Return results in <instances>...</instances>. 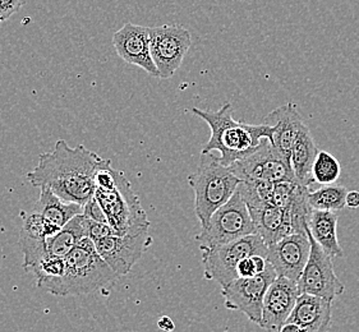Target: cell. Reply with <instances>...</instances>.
Listing matches in <instances>:
<instances>
[{
	"label": "cell",
	"mask_w": 359,
	"mask_h": 332,
	"mask_svg": "<svg viewBox=\"0 0 359 332\" xmlns=\"http://www.w3.org/2000/svg\"><path fill=\"white\" fill-rule=\"evenodd\" d=\"M276 277L278 274L269 262L265 272L252 277H238L222 286L225 307L230 311L242 312L251 322L259 326L266 291Z\"/></svg>",
	"instance_id": "obj_8"
},
{
	"label": "cell",
	"mask_w": 359,
	"mask_h": 332,
	"mask_svg": "<svg viewBox=\"0 0 359 332\" xmlns=\"http://www.w3.org/2000/svg\"><path fill=\"white\" fill-rule=\"evenodd\" d=\"M267 244L259 234H251L228 244L202 248V265L205 279L226 284L238 279L237 266L241 261L250 256H267Z\"/></svg>",
	"instance_id": "obj_7"
},
{
	"label": "cell",
	"mask_w": 359,
	"mask_h": 332,
	"mask_svg": "<svg viewBox=\"0 0 359 332\" xmlns=\"http://www.w3.org/2000/svg\"><path fill=\"white\" fill-rule=\"evenodd\" d=\"M105 162L85 146L71 147L59 139L54 150L41 153L39 164L27 174L34 187H46L67 202L85 206L94 197L95 178Z\"/></svg>",
	"instance_id": "obj_1"
},
{
	"label": "cell",
	"mask_w": 359,
	"mask_h": 332,
	"mask_svg": "<svg viewBox=\"0 0 359 332\" xmlns=\"http://www.w3.org/2000/svg\"><path fill=\"white\" fill-rule=\"evenodd\" d=\"M25 3L26 0H0V17L8 20L11 15L18 12Z\"/></svg>",
	"instance_id": "obj_28"
},
{
	"label": "cell",
	"mask_w": 359,
	"mask_h": 332,
	"mask_svg": "<svg viewBox=\"0 0 359 332\" xmlns=\"http://www.w3.org/2000/svg\"><path fill=\"white\" fill-rule=\"evenodd\" d=\"M6 21L3 17H0V22Z\"/></svg>",
	"instance_id": "obj_32"
},
{
	"label": "cell",
	"mask_w": 359,
	"mask_h": 332,
	"mask_svg": "<svg viewBox=\"0 0 359 332\" xmlns=\"http://www.w3.org/2000/svg\"><path fill=\"white\" fill-rule=\"evenodd\" d=\"M251 234H257L256 226L247 205L237 191L228 202L216 209L208 224L202 226L196 240L202 249L228 244Z\"/></svg>",
	"instance_id": "obj_6"
},
{
	"label": "cell",
	"mask_w": 359,
	"mask_h": 332,
	"mask_svg": "<svg viewBox=\"0 0 359 332\" xmlns=\"http://www.w3.org/2000/svg\"><path fill=\"white\" fill-rule=\"evenodd\" d=\"M65 274L59 280L55 296H87L104 289L119 277L97 252L94 240L82 239L65 257Z\"/></svg>",
	"instance_id": "obj_4"
},
{
	"label": "cell",
	"mask_w": 359,
	"mask_h": 332,
	"mask_svg": "<svg viewBox=\"0 0 359 332\" xmlns=\"http://www.w3.org/2000/svg\"><path fill=\"white\" fill-rule=\"evenodd\" d=\"M90 219L81 214L79 216L73 217L72 220L65 225L55 235L46 239V253L51 257L65 258L74 247L79 244L83 238L88 237Z\"/></svg>",
	"instance_id": "obj_21"
},
{
	"label": "cell",
	"mask_w": 359,
	"mask_h": 332,
	"mask_svg": "<svg viewBox=\"0 0 359 332\" xmlns=\"http://www.w3.org/2000/svg\"><path fill=\"white\" fill-rule=\"evenodd\" d=\"M307 234L311 243V252L302 276L297 282L298 288L301 293L321 296L332 302L337 296L344 293V284L339 280L335 274L332 257L323 251V247L317 243L309 230Z\"/></svg>",
	"instance_id": "obj_11"
},
{
	"label": "cell",
	"mask_w": 359,
	"mask_h": 332,
	"mask_svg": "<svg viewBox=\"0 0 359 332\" xmlns=\"http://www.w3.org/2000/svg\"><path fill=\"white\" fill-rule=\"evenodd\" d=\"M192 113L203 119L211 130V137L202 148V153L219 152V159L223 165L234 164L256 151L264 139H271V125L238 122L231 114L233 108L230 102H225L216 111L192 108Z\"/></svg>",
	"instance_id": "obj_3"
},
{
	"label": "cell",
	"mask_w": 359,
	"mask_h": 332,
	"mask_svg": "<svg viewBox=\"0 0 359 332\" xmlns=\"http://www.w3.org/2000/svg\"><path fill=\"white\" fill-rule=\"evenodd\" d=\"M191 45V32L180 25L150 27V49L152 60L158 68V78H172L180 69Z\"/></svg>",
	"instance_id": "obj_9"
},
{
	"label": "cell",
	"mask_w": 359,
	"mask_h": 332,
	"mask_svg": "<svg viewBox=\"0 0 359 332\" xmlns=\"http://www.w3.org/2000/svg\"><path fill=\"white\" fill-rule=\"evenodd\" d=\"M83 215L88 217L90 220L96 221V223H102V224H108L107 216L104 214V211L100 207L99 202L96 201V198L93 197L88 202L83 206Z\"/></svg>",
	"instance_id": "obj_27"
},
{
	"label": "cell",
	"mask_w": 359,
	"mask_h": 332,
	"mask_svg": "<svg viewBox=\"0 0 359 332\" xmlns=\"http://www.w3.org/2000/svg\"><path fill=\"white\" fill-rule=\"evenodd\" d=\"M264 123L273 127L270 144L290 161V152L297 139L307 125L293 102H287L273 110L264 119Z\"/></svg>",
	"instance_id": "obj_16"
},
{
	"label": "cell",
	"mask_w": 359,
	"mask_h": 332,
	"mask_svg": "<svg viewBox=\"0 0 359 332\" xmlns=\"http://www.w3.org/2000/svg\"><path fill=\"white\" fill-rule=\"evenodd\" d=\"M315 139L311 134L309 127L303 130L302 134L297 139L290 152V165L293 169L297 181L303 186H311L315 183L312 175V167L318 153Z\"/></svg>",
	"instance_id": "obj_20"
},
{
	"label": "cell",
	"mask_w": 359,
	"mask_h": 332,
	"mask_svg": "<svg viewBox=\"0 0 359 332\" xmlns=\"http://www.w3.org/2000/svg\"><path fill=\"white\" fill-rule=\"evenodd\" d=\"M299 181H276L273 184V205L280 209L287 207L294 200L298 189L301 188Z\"/></svg>",
	"instance_id": "obj_26"
},
{
	"label": "cell",
	"mask_w": 359,
	"mask_h": 332,
	"mask_svg": "<svg viewBox=\"0 0 359 332\" xmlns=\"http://www.w3.org/2000/svg\"><path fill=\"white\" fill-rule=\"evenodd\" d=\"M332 302L321 296L301 293L287 324H295L306 332H327L331 326Z\"/></svg>",
	"instance_id": "obj_17"
},
{
	"label": "cell",
	"mask_w": 359,
	"mask_h": 332,
	"mask_svg": "<svg viewBox=\"0 0 359 332\" xmlns=\"http://www.w3.org/2000/svg\"><path fill=\"white\" fill-rule=\"evenodd\" d=\"M301 330H303V328H301L298 325H295V324H285L281 327L280 332H299Z\"/></svg>",
	"instance_id": "obj_31"
},
{
	"label": "cell",
	"mask_w": 359,
	"mask_h": 332,
	"mask_svg": "<svg viewBox=\"0 0 359 332\" xmlns=\"http://www.w3.org/2000/svg\"><path fill=\"white\" fill-rule=\"evenodd\" d=\"M341 174V165L330 152L318 151L312 167L313 181L321 186H331L338 181Z\"/></svg>",
	"instance_id": "obj_25"
},
{
	"label": "cell",
	"mask_w": 359,
	"mask_h": 332,
	"mask_svg": "<svg viewBox=\"0 0 359 332\" xmlns=\"http://www.w3.org/2000/svg\"><path fill=\"white\" fill-rule=\"evenodd\" d=\"M345 206H346V207H349V209H358V191H352V192H348V195H346V200H345Z\"/></svg>",
	"instance_id": "obj_29"
},
{
	"label": "cell",
	"mask_w": 359,
	"mask_h": 332,
	"mask_svg": "<svg viewBox=\"0 0 359 332\" xmlns=\"http://www.w3.org/2000/svg\"><path fill=\"white\" fill-rule=\"evenodd\" d=\"M35 211L40 214L50 237L62 230L73 217L83 214V206L79 203L67 202L57 197L49 188H40V195L37 200Z\"/></svg>",
	"instance_id": "obj_18"
},
{
	"label": "cell",
	"mask_w": 359,
	"mask_h": 332,
	"mask_svg": "<svg viewBox=\"0 0 359 332\" xmlns=\"http://www.w3.org/2000/svg\"><path fill=\"white\" fill-rule=\"evenodd\" d=\"M194 192V212L201 226L208 224L216 209H220L237 192L241 179L229 166L210 153H202L194 173L188 177Z\"/></svg>",
	"instance_id": "obj_5"
},
{
	"label": "cell",
	"mask_w": 359,
	"mask_h": 332,
	"mask_svg": "<svg viewBox=\"0 0 359 332\" xmlns=\"http://www.w3.org/2000/svg\"><path fill=\"white\" fill-rule=\"evenodd\" d=\"M158 326L160 330L166 332H172L175 328V325H174L172 318L168 317V316H163V317L160 318Z\"/></svg>",
	"instance_id": "obj_30"
},
{
	"label": "cell",
	"mask_w": 359,
	"mask_h": 332,
	"mask_svg": "<svg viewBox=\"0 0 359 332\" xmlns=\"http://www.w3.org/2000/svg\"><path fill=\"white\" fill-rule=\"evenodd\" d=\"M256 231L265 240L267 247L284 238V211L271 203H266L259 207L248 209Z\"/></svg>",
	"instance_id": "obj_22"
},
{
	"label": "cell",
	"mask_w": 359,
	"mask_h": 332,
	"mask_svg": "<svg viewBox=\"0 0 359 332\" xmlns=\"http://www.w3.org/2000/svg\"><path fill=\"white\" fill-rule=\"evenodd\" d=\"M273 181H241L237 191L242 195L247 207L252 209L266 203L273 205Z\"/></svg>",
	"instance_id": "obj_24"
},
{
	"label": "cell",
	"mask_w": 359,
	"mask_h": 332,
	"mask_svg": "<svg viewBox=\"0 0 359 332\" xmlns=\"http://www.w3.org/2000/svg\"><path fill=\"white\" fill-rule=\"evenodd\" d=\"M229 169L241 181H298L290 161L284 158L269 139H264L256 151L238 160Z\"/></svg>",
	"instance_id": "obj_10"
},
{
	"label": "cell",
	"mask_w": 359,
	"mask_h": 332,
	"mask_svg": "<svg viewBox=\"0 0 359 332\" xmlns=\"http://www.w3.org/2000/svg\"><path fill=\"white\" fill-rule=\"evenodd\" d=\"M338 220L339 215L335 211L313 209L307 228L309 234L332 258L344 256V251L339 243Z\"/></svg>",
	"instance_id": "obj_19"
},
{
	"label": "cell",
	"mask_w": 359,
	"mask_h": 332,
	"mask_svg": "<svg viewBox=\"0 0 359 332\" xmlns=\"http://www.w3.org/2000/svg\"><path fill=\"white\" fill-rule=\"evenodd\" d=\"M348 192L349 191L343 186H321L316 191H309V206L313 209L338 212L346 207L345 200Z\"/></svg>",
	"instance_id": "obj_23"
},
{
	"label": "cell",
	"mask_w": 359,
	"mask_h": 332,
	"mask_svg": "<svg viewBox=\"0 0 359 332\" xmlns=\"http://www.w3.org/2000/svg\"><path fill=\"white\" fill-rule=\"evenodd\" d=\"M301 294L298 284L278 276L266 291L259 327L266 332H280L287 318L294 310L295 302Z\"/></svg>",
	"instance_id": "obj_14"
},
{
	"label": "cell",
	"mask_w": 359,
	"mask_h": 332,
	"mask_svg": "<svg viewBox=\"0 0 359 332\" xmlns=\"http://www.w3.org/2000/svg\"><path fill=\"white\" fill-rule=\"evenodd\" d=\"M113 45L123 62L142 68L152 77H158L150 49V27L128 22L113 35Z\"/></svg>",
	"instance_id": "obj_15"
},
{
	"label": "cell",
	"mask_w": 359,
	"mask_h": 332,
	"mask_svg": "<svg viewBox=\"0 0 359 332\" xmlns=\"http://www.w3.org/2000/svg\"><path fill=\"white\" fill-rule=\"evenodd\" d=\"M309 252V234H292L269 246L266 258L278 276L298 282L307 265Z\"/></svg>",
	"instance_id": "obj_13"
},
{
	"label": "cell",
	"mask_w": 359,
	"mask_h": 332,
	"mask_svg": "<svg viewBox=\"0 0 359 332\" xmlns=\"http://www.w3.org/2000/svg\"><path fill=\"white\" fill-rule=\"evenodd\" d=\"M299 332H306V331H304V330H301V331H299Z\"/></svg>",
	"instance_id": "obj_33"
},
{
	"label": "cell",
	"mask_w": 359,
	"mask_h": 332,
	"mask_svg": "<svg viewBox=\"0 0 359 332\" xmlns=\"http://www.w3.org/2000/svg\"><path fill=\"white\" fill-rule=\"evenodd\" d=\"M94 197L104 211L108 224L118 235L149 233L150 221L130 181L105 160L95 178Z\"/></svg>",
	"instance_id": "obj_2"
},
{
	"label": "cell",
	"mask_w": 359,
	"mask_h": 332,
	"mask_svg": "<svg viewBox=\"0 0 359 332\" xmlns=\"http://www.w3.org/2000/svg\"><path fill=\"white\" fill-rule=\"evenodd\" d=\"M94 243L101 257L121 277L130 274L146 249L151 246L152 238L150 233L140 235H118L114 233L95 240Z\"/></svg>",
	"instance_id": "obj_12"
}]
</instances>
